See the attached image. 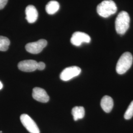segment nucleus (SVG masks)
Returning a JSON list of instances; mask_svg holds the SVG:
<instances>
[{
  "label": "nucleus",
  "mask_w": 133,
  "mask_h": 133,
  "mask_svg": "<svg viewBox=\"0 0 133 133\" xmlns=\"http://www.w3.org/2000/svg\"><path fill=\"white\" fill-rule=\"evenodd\" d=\"M130 17L128 12L122 11L117 15L115 22V30L117 33L123 35L128 30L130 26Z\"/></svg>",
  "instance_id": "nucleus-1"
},
{
  "label": "nucleus",
  "mask_w": 133,
  "mask_h": 133,
  "mask_svg": "<svg viewBox=\"0 0 133 133\" xmlns=\"http://www.w3.org/2000/svg\"><path fill=\"white\" fill-rule=\"evenodd\" d=\"M117 8L115 2L112 0H105L97 6V11L98 14L104 18L109 17L116 12Z\"/></svg>",
  "instance_id": "nucleus-2"
},
{
  "label": "nucleus",
  "mask_w": 133,
  "mask_h": 133,
  "mask_svg": "<svg viewBox=\"0 0 133 133\" xmlns=\"http://www.w3.org/2000/svg\"><path fill=\"white\" fill-rule=\"evenodd\" d=\"M133 60V56L131 53H124L117 63L116 66V72L119 75L125 74L132 66Z\"/></svg>",
  "instance_id": "nucleus-3"
},
{
  "label": "nucleus",
  "mask_w": 133,
  "mask_h": 133,
  "mask_svg": "<svg viewBox=\"0 0 133 133\" xmlns=\"http://www.w3.org/2000/svg\"><path fill=\"white\" fill-rule=\"evenodd\" d=\"M20 121L24 127L30 133H40V131L37 125L33 119L26 114L20 116Z\"/></svg>",
  "instance_id": "nucleus-4"
},
{
  "label": "nucleus",
  "mask_w": 133,
  "mask_h": 133,
  "mask_svg": "<svg viewBox=\"0 0 133 133\" xmlns=\"http://www.w3.org/2000/svg\"><path fill=\"white\" fill-rule=\"evenodd\" d=\"M47 44L48 42L45 39H41L37 42L27 43L25 46V48L28 52L36 54L42 52Z\"/></svg>",
  "instance_id": "nucleus-5"
},
{
  "label": "nucleus",
  "mask_w": 133,
  "mask_h": 133,
  "mask_svg": "<svg viewBox=\"0 0 133 133\" xmlns=\"http://www.w3.org/2000/svg\"><path fill=\"white\" fill-rule=\"evenodd\" d=\"M81 69L77 66H69L61 72L60 77L63 81H68L78 76L81 74Z\"/></svg>",
  "instance_id": "nucleus-6"
},
{
  "label": "nucleus",
  "mask_w": 133,
  "mask_h": 133,
  "mask_svg": "<svg viewBox=\"0 0 133 133\" xmlns=\"http://www.w3.org/2000/svg\"><path fill=\"white\" fill-rule=\"evenodd\" d=\"M90 41L91 38L88 34L81 32H75L71 38V43L76 46H80L83 43H89Z\"/></svg>",
  "instance_id": "nucleus-7"
},
{
  "label": "nucleus",
  "mask_w": 133,
  "mask_h": 133,
  "mask_svg": "<svg viewBox=\"0 0 133 133\" xmlns=\"http://www.w3.org/2000/svg\"><path fill=\"white\" fill-rule=\"evenodd\" d=\"M38 62L33 60H27L19 62L18 68L20 71L32 72L37 70Z\"/></svg>",
  "instance_id": "nucleus-8"
},
{
  "label": "nucleus",
  "mask_w": 133,
  "mask_h": 133,
  "mask_svg": "<svg viewBox=\"0 0 133 133\" xmlns=\"http://www.w3.org/2000/svg\"><path fill=\"white\" fill-rule=\"evenodd\" d=\"M32 96L35 100L42 103H47L49 100V97L46 91L39 87L34 88Z\"/></svg>",
  "instance_id": "nucleus-9"
},
{
  "label": "nucleus",
  "mask_w": 133,
  "mask_h": 133,
  "mask_svg": "<svg viewBox=\"0 0 133 133\" xmlns=\"http://www.w3.org/2000/svg\"><path fill=\"white\" fill-rule=\"evenodd\" d=\"M26 19L29 23H35L38 17V11L33 5L27 6L25 10Z\"/></svg>",
  "instance_id": "nucleus-10"
},
{
  "label": "nucleus",
  "mask_w": 133,
  "mask_h": 133,
  "mask_svg": "<svg viewBox=\"0 0 133 133\" xmlns=\"http://www.w3.org/2000/svg\"><path fill=\"white\" fill-rule=\"evenodd\" d=\"M101 106L105 112L109 113L113 108L114 101L109 96H105L101 100Z\"/></svg>",
  "instance_id": "nucleus-11"
},
{
  "label": "nucleus",
  "mask_w": 133,
  "mask_h": 133,
  "mask_svg": "<svg viewBox=\"0 0 133 133\" xmlns=\"http://www.w3.org/2000/svg\"><path fill=\"white\" fill-rule=\"evenodd\" d=\"M59 3L55 1H51L48 3L45 6V10L48 14L52 15L57 12L59 9Z\"/></svg>",
  "instance_id": "nucleus-12"
},
{
  "label": "nucleus",
  "mask_w": 133,
  "mask_h": 133,
  "mask_svg": "<svg viewBox=\"0 0 133 133\" xmlns=\"http://www.w3.org/2000/svg\"><path fill=\"white\" fill-rule=\"evenodd\" d=\"M71 114L75 121L82 119L85 115V109L83 107H75L71 110Z\"/></svg>",
  "instance_id": "nucleus-13"
},
{
  "label": "nucleus",
  "mask_w": 133,
  "mask_h": 133,
  "mask_svg": "<svg viewBox=\"0 0 133 133\" xmlns=\"http://www.w3.org/2000/svg\"><path fill=\"white\" fill-rule=\"evenodd\" d=\"M10 39L8 38L0 36V51H5L9 48Z\"/></svg>",
  "instance_id": "nucleus-14"
},
{
  "label": "nucleus",
  "mask_w": 133,
  "mask_h": 133,
  "mask_svg": "<svg viewBox=\"0 0 133 133\" xmlns=\"http://www.w3.org/2000/svg\"><path fill=\"white\" fill-rule=\"evenodd\" d=\"M133 116V101L129 105L128 108L126 110L125 114V119L129 120Z\"/></svg>",
  "instance_id": "nucleus-15"
},
{
  "label": "nucleus",
  "mask_w": 133,
  "mask_h": 133,
  "mask_svg": "<svg viewBox=\"0 0 133 133\" xmlns=\"http://www.w3.org/2000/svg\"><path fill=\"white\" fill-rule=\"evenodd\" d=\"M45 64L43 62H39L37 64V70L42 71L45 69Z\"/></svg>",
  "instance_id": "nucleus-16"
},
{
  "label": "nucleus",
  "mask_w": 133,
  "mask_h": 133,
  "mask_svg": "<svg viewBox=\"0 0 133 133\" xmlns=\"http://www.w3.org/2000/svg\"><path fill=\"white\" fill-rule=\"evenodd\" d=\"M8 0H0V10L3 9L8 3Z\"/></svg>",
  "instance_id": "nucleus-17"
},
{
  "label": "nucleus",
  "mask_w": 133,
  "mask_h": 133,
  "mask_svg": "<svg viewBox=\"0 0 133 133\" xmlns=\"http://www.w3.org/2000/svg\"><path fill=\"white\" fill-rule=\"evenodd\" d=\"M3 84H2V82L0 81V90H1V89H2L3 88Z\"/></svg>",
  "instance_id": "nucleus-18"
}]
</instances>
